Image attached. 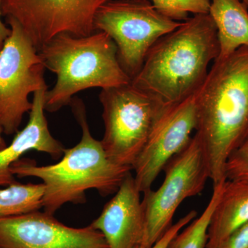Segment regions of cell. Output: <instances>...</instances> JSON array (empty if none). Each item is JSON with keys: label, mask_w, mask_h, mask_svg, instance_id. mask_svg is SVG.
I'll use <instances>...</instances> for the list:
<instances>
[{"label": "cell", "mask_w": 248, "mask_h": 248, "mask_svg": "<svg viewBox=\"0 0 248 248\" xmlns=\"http://www.w3.org/2000/svg\"><path fill=\"white\" fill-rule=\"evenodd\" d=\"M197 213L195 210H191L187 215L182 217V218L179 220L175 223V224L172 225V226L166 231V232L163 235L162 237L151 248H166L170 242L171 240L174 237L181 231L184 227L187 226L191 221H193L197 217ZM138 248H143L141 246Z\"/></svg>", "instance_id": "obj_20"}, {"label": "cell", "mask_w": 248, "mask_h": 248, "mask_svg": "<svg viewBox=\"0 0 248 248\" xmlns=\"http://www.w3.org/2000/svg\"><path fill=\"white\" fill-rule=\"evenodd\" d=\"M165 178L156 190L143 192L144 236L141 245L151 248L172 226L173 217L181 203L202 193L210 174L200 140L194 135L183 151L165 166Z\"/></svg>", "instance_id": "obj_7"}, {"label": "cell", "mask_w": 248, "mask_h": 248, "mask_svg": "<svg viewBox=\"0 0 248 248\" xmlns=\"http://www.w3.org/2000/svg\"><path fill=\"white\" fill-rule=\"evenodd\" d=\"M135 177L129 172L115 195L91 226L102 232L110 248H138L144 236L145 213Z\"/></svg>", "instance_id": "obj_12"}, {"label": "cell", "mask_w": 248, "mask_h": 248, "mask_svg": "<svg viewBox=\"0 0 248 248\" xmlns=\"http://www.w3.org/2000/svg\"><path fill=\"white\" fill-rule=\"evenodd\" d=\"M70 104L82 130L78 144L65 148L63 158L57 164L40 166L33 160L22 159L11 167L14 176L39 178L42 181L45 185L42 208L51 215L67 203H86V192L91 189L97 190L102 197L115 194L132 170L112 163L101 141L93 138L82 101L75 98Z\"/></svg>", "instance_id": "obj_3"}, {"label": "cell", "mask_w": 248, "mask_h": 248, "mask_svg": "<svg viewBox=\"0 0 248 248\" xmlns=\"http://www.w3.org/2000/svg\"><path fill=\"white\" fill-rule=\"evenodd\" d=\"M1 3L2 0H0V51L2 48L3 46L4 45L5 41L7 40L11 33V28L6 27L1 20Z\"/></svg>", "instance_id": "obj_22"}, {"label": "cell", "mask_w": 248, "mask_h": 248, "mask_svg": "<svg viewBox=\"0 0 248 248\" xmlns=\"http://www.w3.org/2000/svg\"><path fill=\"white\" fill-rule=\"evenodd\" d=\"M241 1H243V2L247 6V7L248 8V0H241Z\"/></svg>", "instance_id": "obj_24"}, {"label": "cell", "mask_w": 248, "mask_h": 248, "mask_svg": "<svg viewBox=\"0 0 248 248\" xmlns=\"http://www.w3.org/2000/svg\"><path fill=\"white\" fill-rule=\"evenodd\" d=\"M99 97L105 126L101 141L104 151L114 164L133 170L153 125L167 107L131 82L102 89Z\"/></svg>", "instance_id": "obj_5"}, {"label": "cell", "mask_w": 248, "mask_h": 248, "mask_svg": "<svg viewBox=\"0 0 248 248\" xmlns=\"http://www.w3.org/2000/svg\"><path fill=\"white\" fill-rule=\"evenodd\" d=\"M196 93L166 108L153 125L133 167L140 192L151 189L170 160L183 151L192 139L191 133L195 130L197 122Z\"/></svg>", "instance_id": "obj_10"}, {"label": "cell", "mask_w": 248, "mask_h": 248, "mask_svg": "<svg viewBox=\"0 0 248 248\" xmlns=\"http://www.w3.org/2000/svg\"><path fill=\"white\" fill-rule=\"evenodd\" d=\"M209 15L217 27L219 45L217 59L226 58L248 47V8L241 0H211Z\"/></svg>", "instance_id": "obj_15"}, {"label": "cell", "mask_w": 248, "mask_h": 248, "mask_svg": "<svg viewBox=\"0 0 248 248\" xmlns=\"http://www.w3.org/2000/svg\"><path fill=\"white\" fill-rule=\"evenodd\" d=\"M225 180L213 185V192L203 213L191 221L182 232L178 233L166 248H205L208 241V228L210 218L219 200Z\"/></svg>", "instance_id": "obj_17"}, {"label": "cell", "mask_w": 248, "mask_h": 248, "mask_svg": "<svg viewBox=\"0 0 248 248\" xmlns=\"http://www.w3.org/2000/svg\"><path fill=\"white\" fill-rule=\"evenodd\" d=\"M248 222V181L226 179L210 218L205 248H218Z\"/></svg>", "instance_id": "obj_14"}, {"label": "cell", "mask_w": 248, "mask_h": 248, "mask_svg": "<svg viewBox=\"0 0 248 248\" xmlns=\"http://www.w3.org/2000/svg\"><path fill=\"white\" fill-rule=\"evenodd\" d=\"M45 185L15 182L0 189V217L38 211L43 207Z\"/></svg>", "instance_id": "obj_16"}, {"label": "cell", "mask_w": 248, "mask_h": 248, "mask_svg": "<svg viewBox=\"0 0 248 248\" xmlns=\"http://www.w3.org/2000/svg\"><path fill=\"white\" fill-rule=\"evenodd\" d=\"M160 14L177 22H184L189 15L208 14L211 0H150Z\"/></svg>", "instance_id": "obj_18"}, {"label": "cell", "mask_w": 248, "mask_h": 248, "mask_svg": "<svg viewBox=\"0 0 248 248\" xmlns=\"http://www.w3.org/2000/svg\"><path fill=\"white\" fill-rule=\"evenodd\" d=\"M109 0H2L1 14L16 19L37 51L55 36L86 37L98 9Z\"/></svg>", "instance_id": "obj_9"}, {"label": "cell", "mask_w": 248, "mask_h": 248, "mask_svg": "<svg viewBox=\"0 0 248 248\" xmlns=\"http://www.w3.org/2000/svg\"><path fill=\"white\" fill-rule=\"evenodd\" d=\"M218 55L213 18L195 15L153 46L131 84L164 107L175 105L199 91Z\"/></svg>", "instance_id": "obj_2"}, {"label": "cell", "mask_w": 248, "mask_h": 248, "mask_svg": "<svg viewBox=\"0 0 248 248\" xmlns=\"http://www.w3.org/2000/svg\"><path fill=\"white\" fill-rule=\"evenodd\" d=\"M0 248H110L91 225L73 228L39 211L0 217Z\"/></svg>", "instance_id": "obj_11"}, {"label": "cell", "mask_w": 248, "mask_h": 248, "mask_svg": "<svg viewBox=\"0 0 248 248\" xmlns=\"http://www.w3.org/2000/svg\"><path fill=\"white\" fill-rule=\"evenodd\" d=\"M2 133V129L0 127V151H2V150H4V148H6V146H7L6 141H4V138L1 136V133Z\"/></svg>", "instance_id": "obj_23"}, {"label": "cell", "mask_w": 248, "mask_h": 248, "mask_svg": "<svg viewBox=\"0 0 248 248\" xmlns=\"http://www.w3.org/2000/svg\"><path fill=\"white\" fill-rule=\"evenodd\" d=\"M200 140L213 185L225 180L227 160L248 138V47L214 61L196 93Z\"/></svg>", "instance_id": "obj_1"}, {"label": "cell", "mask_w": 248, "mask_h": 248, "mask_svg": "<svg viewBox=\"0 0 248 248\" xmlns=\"http://www.w3.org/2000/svg\"><path fill=\"white\" fill-rule=\"evenodd\" d=\"M218 248H248V222L228 236Z\"/></svg>", "instance_id": "obj_21"}, {"label": "cell", "mask_w": 248, "mask_h": 248, "mask_svg": "<svg viewBox=\"0 0 248 248\" xmlns=\"http://www.w3.org/2000/svg\"><path fill=\"white\" fill-rule=\"evenodd\" d=\"M182 22L160 14L150 0H109L98 9L93 26L115 42L119 62L132 81L153 46Z\"/></svg>", "instance_id": "obj_6"}, {"label": "cell", "mask_w": 248, "mask_h": 248, "mask_svg": "<svg viewBox=\"0 0 248 248\" xmlns=\"http://www.w3.org/2000/svg\"><path fill=\"white\" fill-rule=\"evenodd\" d=\"M38 52L45 68L57 76L56 84L45 94V110L48 112L71 104L79 91L131 82L119 62L115 42L102 31L86 37L60 34Z\"/></svg>", "instance_id": "obj_4"}, {"label": "cell", "mask_w": 248, "mask_h": 248, "mask_svg": "<svg viewBox=\"0 0 248 248\" xmlns=\"http://www.w3.org/2000/svg\"><path fill=\"white\" fill-rule=\"evenodd\" d=\"M11 33L0 51V127L6 135L17 133L30 112L31 93L48 89L45 66L39 52L19 23L6 17Z\"/></svg>", "instance_id": "obj_8"}, {"label": "cell", "mask_w": 248, "mask_h": 248, "mask_svg": "<svg viewBox=\"0 0 248 248\" xmlns=\"http://www.w3.org/2000/svg\"><path fill=\"white\" fill-rule=\"evenodd\" d=\"M225 177L228 180L248 181V138L227 160Z\"/></svg>", "instance_id": "obj_19"}, {"label": "cell", "mask_w": 248, "mask_h": 248, "mask_svg": "<svg viewBox=\"0 0 248 248\" xmlns=\"http://www.w3.org/2000/svg\"><path fill=\"white\" fill-rule=\"evenodd\" d=\"M48 89L33 93L30 117L25 128L18 131L12 143L0 151V187H6L16 182L11 167L24 153L37 151L47 153L58 159L63 154V145L53 138L45 115V94Z\"/></svg>", "instance_id": "obj_13"}]
</instances>
